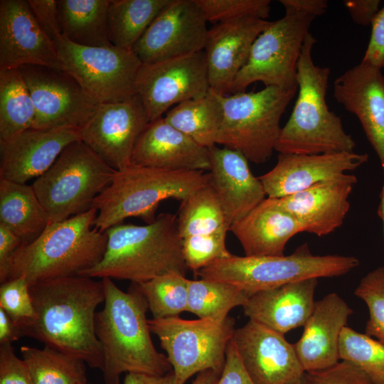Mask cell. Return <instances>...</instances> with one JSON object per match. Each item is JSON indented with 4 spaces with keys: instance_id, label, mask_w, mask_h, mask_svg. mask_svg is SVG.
Masks as SVG:
<instances>
[{
    "instance_id": "1",
    "label": "cell",
    "mask_w": 384,
    "mask_h": 384,
    "mask_svg": "<svg viewBox=\"0 0 384 384\" xmlns=\"http://www.w3.org/2000/svg\"><path fill=\"white\" fill-rule=\"evenodd\" d=\"M34 316L15 324L28 336L103 369V356L95 333L96 309L105 301L102 280L75 275L48 279L30 287Z\"/></svg>"
},
{
    "instance_id": "2",
    "label": "cell",
    "mask_w": 384,
    "mask_h": 384,
    "mask_svg": "<svg viewBox=\"0 0 384 384\" xmlns=\"http://www.w3.org/2000/svg\"><path fill=\"white\" fill-rule=\"evenodd\" d=\"M104 306L95 316V333L103 356L105 384H119L125 373L162 375L172 370L166 356L156 351L146 319V301L132 283L128 292L108 277Z\"/></svg>"
},
{
    "instance_id": "3",
    "label": "cell",
    "mask_w": 384,
    "mask_h": 384,
    "mask_svg": "<svg viewBox=\"0 0 384 384\" xmlns=\"http://www.w3.org/2000/svg\"><path fill=\"white\" fill-rule=\"evenodd\" d=\"M105 233L107 244L102 260L80 275L134 284L171 272L186 276L176 215L161 213L144 225L120 223Z\"/></svg>"
},
{
    "instance_id": "4",
    "label": "cell",
    "mask_w": 384,
    "mask_h": 384,
    "mask_svg": "<svg viewBox=\"0 0 384 384\" xmlns=\"http://www.w3.org/2000/svg\"><path fill=\"white\" fill-rule=\"evenodd\" d=\"M95 208L49 223L14 253L7 281L23 277L29 287L48 279L80 275L98 264L107 244L105 232L94 228Z\"/></svg>"
},
{
    "instance_id": "5",
    "label": "cell",
    "mask_w": 384,
    "mask_h": 384,
    "mask_svg": "<svg viewBox=\"0 0 384 384\" xmlns=\"http://www.w3.org/2000/svg\"><path fill=\"white\" fill-rule=\"evenodd\" d=\"M316 42L309 33L297 65V98L275 146V151L281 154L353 152L356 147L341 119L326 104L331 70L314 64L312 50Z\"/></svg>"
},
{
    "instance_id": "6",
    "label": "cell",
    "mask_w": 384,
    "mask_h": 384,
    "mask_svg": "<svg viewBox=\"0 0 384 384\" xmlns=\"http://www.w3.org/2000/svg\"><path fill=\"white\" fill-rule=\"evenodd\" d=\"M202 171L169 170L130 164L116 170L110 184L96 198L94 228L105 232L130 217L154 222L163 201H183L209 182Z\"/></svg>"
},
{
    "instance_id": "7",
    "label": "cell",
    "mask_w": 384,
    "mask_h": 384,
    "mask_svg": "<svg viewBox=\"0 0 384 384\" xmlns=\"http://www.w3.org/2000/svg\"><path fill=\"white\" fill-rule=\"evenodd\" d=\"M358 265L354 256L314 255L305 242L289 255H232L213 261L196 274L201 279L234 284L250 297L299 280L341 276Z\"/></svg>"
},
{
    "instance_id": "8",
    "label": "cell",
    "mask_w": 384,
    "mask_h": 384,
    "mask_svg": "<svg viewBox=\"0 0 384 384\" xmlns=\"http://www.w3.org/2000/svg\"><path fill=\"white\" fill-rule=\"evenodd\" d=\"M115 171L78 140L69 144L31 186L52 223L93 208L96 198L110 184Z\"/></svg>"
},
{
    "instance_id": "9",
    "label": "cell",
    "mask_w": 384,
    "mask_h": 384,
    "mask_svg": "<svg viewBox=\"0 0 384 384\" xmlns=\"http://www.w3.org/2000/svg\"><path fill=\"white\" fill-rule=\"evenodd\" d=\"M297 91L270 86L220 95L223 119L217 144L242 153L255 164L267 162L275 150L281 117Z\"/></svg>"
},
{
    "instance_id": "10",
    "label": "cell",
    "mask_w": 384,
    "mask_h": 384,
    "mask_svg": "<svg viewBox=\"0 0 384 384\" xmlns=\"http://www.w3.org/2000/svg\"><path fill=\"white\" fill-rule=\"evenodd\" d=\"M284 16L271 21L254 41L249 58L232 85L231 94L257 82L284 90L298 87L297 65L309 27L317 17L284 6Z\"/></svg>"
},
{
    "instance_id": "11",
    "label": "cell",
    "mask_w": 384,
    "mask_h": 384,
    "mask_svg": "<svg viewBox=\"0 0 384 384\" xmlns=\"http://www.w3.org/2000/svg\"><path fill=\"white\" fill-rule=\"evenodd\" d=\"M151 333L159 339L172 367L176 384H185L201 372L222 373L226 351L235 332V320L176 317L148 320Z\"/></svg>"
},
{
    "instance_id": "12",
    "label": "cell",
    "mask_w": 384,
    "mask_h": 384,
    "mask_svg": "<svg viewBox=\"0 0 384 384\" xmlns=\"http://www.w3.org/2000/svg\"><path fill=\"white\" fill-rule=\"evenodd\" d=\"M55 45L63 70L97 104L122 102L137 95L136 82L142 63L132 50L112 45L80 46L63 36Z\"/></svg>"
},
{
    "instance_id": "13",
    "label": "cell",
    "mask_w": 384,
    "mask_h": 384,
    "mask_svg": "<svg viewBox=\"0 0 384 384\" xmlns=\"http://www.w3.org/2000/svg\"><path fill=\"white\" fill-rule=\"evenodd\" d=\"M33 100L36 117L32 128L80 129L98 104L67 72L42 65L18 68Z\"/></svg>"
},
{
    "instance_id": "14",
    "label": "cell",
    "mask_w": 384,
    "mask_h": 384,
    "mask_svg": "<svg viewBox=\"0 0 384 384\" xmlns=\"http://www.w3.org/2000/svg\"><path fill=\"white\" fill-rule=\"evenodd\" d=\"M136 87L149 122L173 105L204 97L210 88L204 50L142 63Z\"/></svg>"
},
{
    "instance_id": "15",
    "label": "cell",
    "mask_w": 384,
    "mask_h": 384,
    "mask_svg": "<svg viewBox=\"0 0 384 384\" xmlns=\"http://www.w3.org/2000/svg\"><path fill=\"white\" fill-rule=\"evenodd\" d=\"M196 0H171L132 48L142 63L204 50L208 28Z\"/></svg>"
},
{
    "instance_id": "16",
    "label": "cell",
    "mask_w": 384,
    "mask_h": 384,
    "mask_svg": "<svg viewBox=\"0 0 384 384\" xmlns=\"http://www.w3.org/2000/svg\"><path fill=\"white\" fill-rule=\"evenodd\" d=\"M149 123L138 95L127 100L99 104L80 129V140L115 170L131 164L136 142Z\"/></svg>"
},
{
    "instance_id": "17",
    "label": "cell",
    "mask_w": 384,
    "mask_h": 384,
    "mask_svg": "<svg viewBox=\"0 0 384 384\" xmlns=\"http://www.w3.org/2000/svg\"><path fill=\"white\" fill-rule=\"evenodd\" d=\"M233 341L255 384H298L305 371L294 344L284 335L249 319Z\"/></svg>"
},
{
    "instance_id": "18",
    "label": "cell",
    "mask_w": 384,
    "mask_h": 384,
    "mask_svg": "<svg viewBox=\"0 0 384 384\" xmlns=\"http://www.w3.org/2000/svg\"><path fill=\"white\" fill-rule=\"evenodd\" d=\"M28 65L63 70L55 45L38 23L28 0H1L0 70Z\"/></svg>"
},
{
    "instance_id": "19",
    "label": "cell",
    "mask_w": 384,
    "mask_h": 384,
    "mask_svg": "<svg viewBox=\"0 0 384 384\" xmlns=\"http://www.w3.org/2000/svg\"><path fill=\"white\" fill-rule=\"evenodd\" d=\"M367 154H320L279 153L274 166L259 176L267 196L279 198L354 171L367 162Z\"/></svg>"
},
{
    "instance_id": "20",
    "label": "cell",
    "mask_w": 384,
    "mask_h": 384,
    "mask_svg": "<svg viewBox=\"0 0 384 384\" xmlns=\"http://www.w3.org/2000/svg\"><path fill=\"white\" fill-rule=\"evenodd\" d=\"M270 23L266 19L245 17L215 23L208 29L204 52L210 89L221 95L231 94L254 41Z\"/></svg>"
},
{
    "instance_id": "21",
    "label": "cell",
    "mask_w": 384,
    "mask_h": 384,
    "mask_svg": "<svg viewBox=\"0 0 384 384\" xmlns=\"http://www.w3.org/2000/svg\"><path fill=\"white\" fill-rule=\"evenodd\" d=\"M334 97L358 119L376 152L384 176V76L381 69L361 63L334 82Z\"/></svg>"
},
{
    "instance_id": "22",
    "label": "cell",
    "mask_w": 384,
    "mask_h": 384,
    "mask_svg": "<svg viewBox=\"0 0 384 384\" xmlns=\"http://www.w3.org/2000/svg\"><path fill=\"white\" fill-rule=\"evenodd\" d=\"M80 140V129L30 128L0 140V178L26 183L41 176L70 143Z\"/></svg>"
},
{
    "instance_id": "23",
    "label": "cell",
    "mask_w": 384,
    "mask_h": 384,
    "mask_svg": "<svg viewBox=\"0 0 384 384\" xmlns=\"http://www.w3.org/2000/svg\"><path fill=\"white\" fill-rule=\"evenodd\" d=\"M357 182L355 175L347 173L275 199L297 220L304 232L322 237L343 225L350 209L349 197Z\"/></svg>"
},
{
    "instance_id": "24",
    "label": "cell",
    "mask_w": 384,
    "mask_h": 384,
    "mask_svg": "<svg viewBox=\"0 0 384 384\" xmlns=\"http://www.w3.org/2000/svg\"><path fill=\"white\" fill-rule=\"evenodd\" d=\"M209 149V184L222 205L230 226L242 219L267 196L259 177L240 152L215 146Z\"/></svg>"
},
{
    "instance_id": "25",
    "label": "cell",
    "mask_w": 384,
    "mask_h": 384,
    "mask_svg": "<svg viewBox=\"0 0 384 384\" xmlns=\"http://www.w3.org/2000/svg\"><path fill=\"white\" fill-rule=\"evenodd\" d=\"M131 164L158 169L209 171V149L167 122L164 117L148 124L137 139Z\"/></svg>"
},
{
    "instance_id": "26",
    "label": "cell",
    "mask_w": 384,
    "mask_h": 384,
    "mask_svg": "<svg viewBox=\"0 0 384 384\" xmlns=\"http://www.w3.org/2000/svg\"><path fill=\"white\" fill-rule=\"evenodd\" d=\"M353 309L338 294L316 301L302 336L294 344L305 372L330 367L340 360L339 339Z\"/></svg>"
},
{
    "instance_id": "27",
    "label": "cell",
    "mask_w": 384,
    "mask_h": 384,
    "mask_svg": "<svg viewBox=\"0 0 384 384\" xmlns=\"http://www.w3.org/2000/svg\"><path fill=\"white\" fill-rule=\"evenodd\" d=\"M318 279L310 278L251 295L242 306L249 319L282 334L304 326L316 301Z\"/></svg>"
},
{
    "instance_id": "28",
    "label": "cell",
    "mask_w": 384,
    "mask_h": 384,
    "mask_svg": "<svg viewBox=\"0 0 384 384\" xmlns=\"http://www.w3.org/2000/svg\"><path fill=\"white\" fill-rule=\"evenodd\" d=\"M230 230L239 240L246 256H282L286 245L304 229L282 208L275 198H267Z\"/></svg>"
},
{
    "instance_id": "29",
    "label": "cell",
    "mask_w": 384,
    "mask_h": 384,
    "mask_svg": "<svg viewBox=\"0 0 384 384\" xmlns=\"http://www.w3.org/2000/svg\"><path fill=\"white\" fill-rule=\"evenodd\" d=\"M0 224L27 243L49 224L48 215L32 186L0 178Z\"/></svg>"
},
{
    "instance_id": "30",
    "label": "cell",
    "mask_w": 384,
    "mask_h": 384,
    "mask_svg": "<svg viewBox=\"0 0 384 384\" xmlns=\"http://www.w3.org/2000/svg\"><path fill=\"white\" fill-rule=\"evenodd\" d=\"M111 0H57L63 36L83 46H112L108 10Z\"/></svg>"
},
{
    "instance_id": "31",
    "label": "cell",
    "mask_w": 384,
    "mask_h": 384,
    "mask_svg": "<svg viewBox=\"0 0 384 384\" xmlns=\"http://www.w3.org/2000/svg\"><path fill=\"white\" fill-rule=\"evenodd\" d=\"M164 118L199 145L212 148L217 144L223 119L220 95L210 88L204 97L176 105Z\"/></svg>"
},
{
    "instance_id": "32",
    "label": "cell",
    "mask_w": 384,
    "mask_h": 384,
    "mask_svg": "<svg viewBox=\"0 0 384 384\" xmlns=\"http://www.w3.org/2000/svg\"><path fill=\"white\" fill-rule=\"evenodd\" d=\"M171 0H111L109 38L112 46L132 50L145 31Z\"/></svg>"
},
{
    "instance_id": "33",
    "label": "cell",
    "mask_w": 384,
    "mask_h": 384,
    "mask_svg": "<svg viewBox=\"0 0 384 384\" xmlns=\"http://www.w3.org/2000/svg\"><path fill=\"white\" fill-rule=\"evenodd\" d=\"M35 107L18 69L0 70V140L32 128Z\"/></svg>"
},
{
    "instance_id": "34",
    "label": "cell",
    "mask_w": 384,
    "mask_h": 384,
    "mask_svg": "<svg viewBox=\"0 0 384 384\" xmlns=\"http://www.w3.org/2000/svg\"><path fill=\"white\" fill-rule=\"evenodd\" d=\"M33 384H82L87 382L85 363L48 346L21 348Z\"/></svg>"
},
{
    "instance_id": "35",
    "label": "cell",
    "mask_w": 384,
    "mask_h": 384,
    "mask_svg": "<svg viewBox=\"0 0 384 384\" xmlns=\"http://www.w3.org/2000/svg\"><path fill=\"white\" fill-rule=\"evenodd\" d=\"M177 225L182 239L230 230L222 205L209 183L181 201Z\"/></svg>"
},
{
    "instance_id": "36",
    "label": "cell",
    "mask_w": 384,
    "mask_h": 384,
    "mask_svg": "<svg viewBox=\"0 0 384 384\" xmlns=\"http://www.w3.org/2000/svg\"><path fill=\"white\" fill-rule=\"evenodd\" d=\"M187 311L199 319L221 320L229 311L243 306L250 296L238 287L223 282L188 279Z\"/></svg>"
},
{
    "instance_id": "37",
    "label": "cell",
    "mask_w": 384,
    "mask_h": 384,
    "mask_svg": "<svg viewBox=\"0 0 384 384\" xmlns=\"http://www.w3.org/2000/svg\"><path fill=\"white\" fill-rule=\"evenodd\" d=\"M136 284L152 319L176 317L187 311L188 279L186 276L171 272Z\"/></svg>"
},
{
    "instance_id": "38",
    "label": "cell",
    "mask_w": 384,
    "mask_h": 384,
    "mask_svg": "<svg viewBox=\"0 0 384 384\" xmlns=\"http://www.w3.org/2000/svg\"><path fill=\"white\" fill-rule=\"evenodd\" d=\"M340 360L352 362L375 384H384V345L366 334L345 326L339 339Z\"/></svg>"
},
{
    "instance_id": "39",
    "label": "cell",
    "mask_w": 384,
    "mask_h": 384,
    "mask_svg": "<svg viewBox=\"0 0 384 384\" xmlns=\"http://www.w3.org/2000/svg\"><path fill=\"white\" fill-rule=\"evenodd\" d=\"M354 294L365 302L368 310L365 334L384 345V266L368 272Z\"/></svg>"
},
{
    "instance_id": "40",
    "label": "cell",
    "mask_w": 384,
    "mask_h": 384,
    "mask_svg": "<svg viewBox=\"0 0 384 384\" xmlns=\"http://www.w3.org/2000/svg\"><path fill=\"white\" fill-rule=\"evenodd\" d=\"M229 229L182 239V252L188 269L195 273L213 261L229 257L231 254L226 247Z\"/></svg>"
},
{
    "instance_id": "41",
    "label": "cell",
    "mask_w": 384,
    "mask_h": 384,
    "mask_svg": "<svg viewBox=\"0 0 384 384\" xmlns=\"http://www.w3.org/2000/svg\"><path fill=\"white\" fill-rule=\"evenodd\" d=\"M207 22L213 24L256 17L266 19L270 11V0H196Z\"/></svg>"
},
{
    "instance_id": "42",
    "label": "cell",
    "mask_w": 384,
    "mask_h": 384,
    "mask_svg": "<svg viewBox=\"0 0 384 384\" xmlns=\"http://www.w3.org/2000/svg\"><path fill=\"white\" fill-rule=\"evenodd\" d=\"M30 287L23 277L8 280L0 287V308L12 319L14 324L30 319L34 308Z\"/></svg>"
},
{
    "instance_id": "43",
    "label": "cell",
    "mask_w": 384,
    "mask_h": 384,
    "mask_svg": "<svg viewBox=\"0 0 384 384\" xmlns=\"http://www.w3.org/2000/svg\"><path fill=\"white\" fill-rule=\"evenodd\" d=\"M306 384H375L356 365L341 360L324 369L305 372Z\"/></svg>"
},
{
    "instance_id": "44",
    "label": "cell",
    "mask_w": 384,
    "mask_h": 384,
    "mask_svg": "<svg viewBox=\"0 0 384 384\" xmlns=\"http://www.w3.org/2000/svg\"><path fill=\"white\" fill-rule=\"evenodd\" d=\"M0 384H33L26 362L16 355L11 343L0 345Z\"/></svg>"
},
{
    "instance_id": "45",
    "label": "cell",
    "mask_w": 384,
    "mask_h": 384,
    "mask_svg": "<svg viewBox=\"0 0 384 384\" xmlns=\"http://www.w3.org/2000/svg\"><path fill=\"white\" fill-rule=\"evenodd\" d=\"M38 23L55 43L63 36L57 5V0H28Z\"/></svg>"
},
{
    "instance_id": "46",
    "label": "cell",
    "mask_w": 384,
    "mask_h": 384,
    "mask_svg": "<svg viewBox=\"0 0 384 384\" xmlns=\"http://www.w3.org/2000/svg\"><path fill=\"white\" fill-rule=\"evenodd\" d=\"M370 25L371 35L361 63L381 69L384 68V6Z\"/></svg>"
},
{
    "instance_id": "47",
    "label": "cell",
    "mask_w": 384,
    "mask_h": 384,
    "mask_svg": "<svg viewBox=\"0 0 384 384\" xmlns=\"http://www.w3.org/2000/svg\"><path fill=\"white\" fill-rule=\"evenodd\" d=\"M218 384H255L240 358L233 338L227 348L225 366Z\"/></svg>"
},
{
    "instance_id": "48",
    "label": "cell",
    "mask_w": 384,
    "mask_h": 384,
    "mask_svg": "<svg viewBox=\"0 0 384 384\" xmlns=\"http://www.w3.org/2000/svg\"><path fill=\"white\" fill-rule=\"evenodd\" d=\"M21 240L10 229L0 224V283L7 281L11 259L21 245Z\"/></svg>"
},
{
    "instance_id": "49",
    "label": "cell",
    "mask_w": 384,
    "mask_h": 384,
    "mask_svg": "<svg viewBox=\"0 0 384 384\" xmlns=\"http://www.w3.org/2000/svg\"><path fill=\"white\" fill-rule=\"evenodd\" d=\"M343 4L348 9L352 20L360 26L371 24L379 11V0H345Z\"/></svg>"
},
{
    "instance_id": "50",
    "label": "cell",
    "mask_w": 384,
    "mask_h": 384,
    "mask_svg": "<svg viewBox=\"0 0 384 384\" xmlns=\"http://www.w3.org/2000/svg\"><path fill=\"white\" fill-rule=\"evenodd\" d=\"M123 384H176L173 370L162 375L146 373H126Z\"/></svg>"
},
{
    "instance_id": "51",
    "label": "cell",
    "mask_w": 384,
    "mask_h": 384,
    "mask_svg": "<svg viewBox=\"0 0 384 384\" xmlns=\"http://www.w3.org/2000/svg\"><path fill=\"white\" fill-rule=\"evenodd\" d=\"M279 2L283 6H290L316 16L323 15L328 7L326 0H279Z\"/></svg>"
},
{
    "instance_id": "52",
    "label": "cell",
    "mask_w": 384,
    "mask_h": 384,
    "mask_svg": "<svg viewBox=\"0 0 384 384\" xmlns=\"http://www.w3.org/2000/svg\"><path fill=\"white\" fill-rule=\"evenodd\" d=\"M20 338L16 326L9 316L0 308V345L12 343Z\"/></svg>"
},
{
    "instance_id": "53",
    "label": "cell",
    "mask_w": 384,
    "mask_h": 384,
    "mask_svg": "<svg viewBox=\"0 0 384 384\" xmlns=\"http://www.w3.org/2000/svg\"><path fill=\"white\" fill-rule=\"evenodd\" d=\"M221 373L207 370L198 374L192 384H218Z\"/></svg>"
},
{
    "instance_id": "54",
    "label": "cell",
    "mask_w": 384,
    "mask_h": 384,
    "mask_svg": "<svg viewBox=\"0 0 384 384\" xmlns=\"http://www.w3.org/2000/svg\"><path fill=\"white\" fill-rule=\"evenodd\" d=\"M379 198L380 202L378 208V215L383 222L384 229V181L380 192Z\"/></svg>"
},
{
    "instance_id": "55",
    "label": "cell",
    "mask_w": 384,
    "mask_h": 384,
    "mask_svg": "<svg viewBox=\"0 0 384 384\" xmlns=\"http://www.w3.org/2000/svg\"><path fill=\"white\" fill-rule=\"evenodd\" d=\"M298 384H306V381H305V379H304V377H303V378L299 382Z\"/></svg>"
},
{
    "instance_id": "56",
    "label": "cell",
    "mask_w": 384,
    "mask_h": 384,
    "mask_svg": "<svg viewBox=\"0 0 384 384\" xmlns=\"http://www.w3.org/2000/svg\"><path fill=\"white\" fill-rule=\"evenodd\" d=\"M82 384H91V383H90L87 382V383H82Z\"/></svg>"
},
{
    "instance_id": "57",
    "label": "cell",
    "mask_w": 384,
    "mask_h": 384,
    "mask_svg": "<svg viewBox=\"0 0 384 384\" xmlns=\"http://www.w3.org/2000/svg\"></svg>"
}]
</instances>
